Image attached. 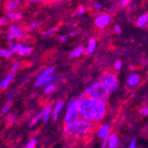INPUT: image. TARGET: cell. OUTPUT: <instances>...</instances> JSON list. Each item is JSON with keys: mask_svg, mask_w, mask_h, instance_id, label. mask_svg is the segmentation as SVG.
<instances>
[{"mask_svg": "<svg viewBox=\"0 0 148 148\" xmlns=\"http://www.w3.org/2000/svg\"><path fill=\"white\" fill-rule=\"evenodd\" d=\"M77 109L80 118L95 123H99L106 115V105L105 101L85 96L78 99Z\"/></svg>", "mask_w": 148, "mask_h": 148, "instance_id": "6da1fadb", "label": "cell"}, {"mask_svg": "<svg viewBox=\"0 0 148 148\" xmlns=\"http://www.w3.org/2000/svg\"><path fill=\"white\" fill-rule=\"evenodd\" d=\"M94 130V123L83 118H78L72 123L65 124L64 133L71 138H83L90 135Z\"/></svg>", "mask_w": 148, "mask_h": 148, "instance_id": "7a4b0ae2", "label": "cell"}, {"mask_svg": "<svg viewBox=\"0 0 148 148\" xmlns=\"http://www.w3.org/2000/svg\"><path fill=\"white\" fill-rule=\"evenodd\" d=\"M86 96L97 99L102 101H106L110 96V91L101 82L92 83L85 90Z\"/></svg>", "mask_w": 148, "mask_h": 148, "instance_id": "3957f363", "label": "cell"}, {"mask_svg": "<svg viewBox=\"0 0 148 148\" xmlns=\"http://www.w3.org/2000/svg\"><path fill=\"white\" fill-rule=\"evenodd\" d=\"M101 83L108 89L110 92H114L119 88V81L117 75L112 71L106 72L101 77Z\"/></svg>", "mask_w": 148, "mask_h": 148, "instance_id": "277c9868", "label": "cell"}, {"mask_svg": "<svg viewBox=\"0 0 148 148\" xmlns=\"http://www.w3.org/2000/svg\"><path fill=\"white\" fill-rule=\"evenodd\" d=\"M77 101H78V99H74L69 102L68 106V109H66V113L64 117L65 124L72 123L74 121L77 120L78 118H80L78 109H77Z\"/></svg>", "mask_w": 148, "mask_h": 148, "instance_id": "5b68a950", "label": "cell"}, {"mask_svg": "<svg viewBox=\"0 0 148 148\" xmlns=\"http://www.w3.org/2000/svg\"><path fill=\"white\" fill-rule=\"evenodd\" d=\"M26 38L25 32L20 28L18 25H12L7 34V40L9 42L14 41V40H19L22 41Z\"/></svg>", "mask_w": 148, "mask_h": 148, "instance_id": "8992f818", "label": "cell"}, {"mask_svg": "<svg viewBox=\"0 0 148 148\" xmlns=\"http://www.w3.org/2000/svg\"><path fill=\"white\" fill-rule=\"evenodd\" d=\"M112 21V15L109 13H102L95 19V24L99 29H105Z\"/></svg>", "mask_w": 148, "mask_h": 148, "instance_id": "52a82bcc", "label": "cell"}, {"mask_svg": "<svg viewBox=\"0 0 148 148\" xmlns=\"http://www.w3.org/2000/svg\"><path fill=\"white\" fill-rule=\"evenodd\" d=\"M60 75L55 74L53 72L52 74H51L50 75H48L46 78H45L43 81H41L40 83H38L37 84H35V87L36 88H41V87H44V86H46L48 84H55L57 82L60 80Z\"/></svg>", "mask_w": 148, "mask_h": 148, "instance_id": "ba28073f", "label": "cell"}, {"mask_svg": "<svg viewBox=\"0 0 148 148\" xmlns=\"http://www.w3.org/2000/svg\"><path fill=\"white\" fill-rule=\"evenodd\" d=\"M20 5H21L20 0H9V1H7L5 5V12L7 13L14 12L20 7Z\"/></svg>", "mask_w": 148, "mask_h": 148, "instance_id": "9c48e42d", "label": "cell"}, {"mask_svg": "<svg viewBox=\"0 0 148 148\" xmlns=\"http://www.w3.org/2000/svg\"><path fill=\"white\" fill-rule=\"evenodd\" d=\"M140 83V77L138 74H131L128 79H127V84L130 87H137Z\"/></svg>", "mask_w": 148, "mask_h": 148, "instance_id": "30bf717a", "label": "cell"}, {"mask_svg": "<svg viewBox=\"0 0 148 148\" xmlns=\"http://www.w3.org/2000/svg\"><path fill=\"white\" fill-rule=\"evenodd\" d=\"M64 106H65V102H64L63 100H60V101H59V102L56 103V105H55V106H54V108H53V110H52V113H51V114H52V119L54 120V121L57 120V118H58L60 113L61 110L63 109Z\"/></svg>", "mask_w": 148, "mask_h": 148, "instance_id": "8fae6325", "label": "cell"}, {"mask_svg": "<svg viewBox=\"0 0 148 148\" xmlns=\"http://www.w3.org/2000/svg\"><path fill=\"white\" fill-rule=\"evenodd\" d=\"M13 79H14V75H13V74L7 75L4 79H2L1 81H0V89H1V90L7 89V87L12 82Z\"/></svg>", "mask_w": 148, "mask_h": 148, "instance_id": "7c38bea8", "label": "cell"}, {"mask_svg": "<svg viewBox=\"0 0 148 148\" xmlns=\"http://www.w3.org/2000/svg\"><path fill=\"white\" fill-rule=\"evenodd\" d=\"M32 51V48L30 46H27L23 44H20L19 43V46H18V50H17V53L20 54L21 56H27L30 54Z\"/></svg>", "mask_w": 148, "mask_h": 148, "instance_id": "4fadbf2b", "label": "cell"}, {"mask_svg": "<svg viewBox=\"0 0 148 148\" xmlns=\"http://www.w3.org/2000/svg\"><path fill=\"white\" fill-rule=\"evenodd\" d=\"M53 72H54V68H52V66H51V68H48V69H45L41 74H40V75H38V77L36 78L35 84H37L38 83H40L41 81H43L45 78H46L48 75H50L52 74Z\"/></svg>", "mask_w": 148, "mask_h": 148, "instance_id": "5bb4252c", "label": "cell"}, {"mask_svg": "<svg viewBox=\"0 0 148 148\" xmlns=\"http://www.w3.org/2000/svg\"><path fill=\"white\" fill-rule=\"evenodd\" d=\"M109 134H110V127H109V125H107V124L102 125L98 130V137L99 138H101V139L104 138L106 136H108Z\"/></svg>", "mask_w": 148, "mask_h": 148, "instance_id": "9a60e30c", "label": "cell"}, {"mask_svg": "<svg viewBox=\"0 0 148 148\" xmlns=\"http://www.w3.org/2000/svg\"><path fill=\"white\" fill-rule=\"evenodd\" d=\"M119 145V138L115 134H109L108 141H107V147L115 148Z\"/></svg>", "mask_w": 148, "mask_h": 148, "instance_id": "2e32d148", "label": "cell"}, {"mask_svg": "<svg viewBox=\"0 0 148 148\" xmlns=\"http://www.w3.org/2000/svg\"><path fill=\"white\" fill-rule=\"evenodd\" d=\"M96 46H97L96 40L94 39V38L90 39V41L88 43V45H87V48L84 49V52L86 53V54H91V53H93L94 51L96 50Z\"/></svg>", "mask_w": 148, "mask_h": 148, "instance_id": "e0dca14e", "label": "cell"}, {"mask_svg": "<svg viewBox=\"0 0 148 148\" xmlns=\"http://www.w3.org/2000/svg\"><path fill=\"white\" fill-rule=\"evenodd\" d=\"M147 22H148L147 13H143V14H141L137 20V26L139 27V28H144V27L146 26Z\"/></svg>", "mask_w": 148, "mask_h": 148, "instance_id": "ac0fdd59", "label": "cell"}, {"mask_svg": "<svg viewBox=\"0 0 148 148\" xmlns=\"http://www.w3.org/2000/svg\"><path fill=\"white\" fill-rule=\"evenodd\" d=\"M84 52V48L83 46H79V47L75 48L74 51H72L70 52L69 58H71V59L78 58V57H80L81 55H82Z\"/></svg>", "mask_w": 148, "mask_h": 148, "instance_id": "d6986e66", "label": "cell"}, {"mask_svg": "<svg viewBox=\"0 0 148 148\" xmlns=\"http://www.w3.org/2000/svg\"><path fill=\"white\" fill-rule=\"evenodd\" d=\"M52 113V109H51V106H48L46 108H45L43 110V114H42V120H43V122L44 123H47L50 117H51V114Z\"/></svg>", "mask_w": 148, "mask_h": 148, "instance_id": "ffe728a7", "label": "cell"}, {"mask_svg": "<svg viewBox=\"0 0 148 148\" xmlns=\"http://www.w3.org/2000/svg\"><path fill=\"white\" fill-rule=\"evenodd\" d=\"M7 17H8L9 20H11V21H19L21 19L22 15H21V12L14 11V12H9V13H8V15H7Z\"/></svg>", "mask_w": 148, "mask_h": 148, "instance_id": "44dd1931", "label": "cell"}, {"mask_svg": "<svg viewBox=\"0 0 148 148\" xmlns=\"http://www.w3.org/2000/svg\"><path fill=\"white\" fill-rule=\"evenodd\" d=\"M56 90V85L55 84H51L46 85V87L45 88V94L46 95H49V94H51L53 91Z\"/></svg>", "mask_w": 148, "mask_h": 148, "instance_id": "7402d4cb", "label": "cell"}, {"mask_svg": "<svg viewBox=\"0 0 148 148\" xmlns=\"http://www.w3.org/2000/svg\"><path fill=\"white\" fill-rule=\"evenodd\" d=\"M13 53L8 49H0V57L1 58H9Z\"/></svg>", "mask_w": 148, "mask_h": 148, "instance_id": "603a6c76", "label": "cell"}, {"mask_svg": "<svg viewBox=\"0 0 148 148\" xmlns=\"http://www.w3.org/2000/svg\"><path fill=\"white\" fill-rule=\"evenodd\" d=\"M18 46H19V43H16V42H11L9 44V50L12 52H17V50H18Z\"/></svg>", "mask_w": 148, "mask_h": 148, "instance_id": "cb8c5ba5", "label": "cell"}, {"mask_svg": "<svg viewBox=\"0 0 148 148\" xmlns=\"http://www.w3.org/2000/svg\"><path fill=\"white\" fill-rule=\"evenodd\" d=\"M42 114H43V111H42V112H40L39 114H36V115L32 119L31 123H30V126H34L35 124H36L38 121L42 118Z\"/></svg>", "mask_w": 148, "mask_h": 148, "instance_id": "d4e9b609", "label": "cell"}, {"mask_svg": "<svg viewBox=\"0 0 148 148\" xmlns=\"http://www.w3.org/2000/svg\"><path fill=\"white\" fill-rule=\"evenodd\" d=\"M56 28H51V29H47L46 31H45L43 33V36H45V37H48V36H51L52 35H54V33L56 32Z\"/></svg>", "mask_w": 148, "mask_h": 148, "instance_id": "484cf974", "label": "cell"}, {"mask_svg": "<svg viewBox=\"0 0 148 148\" xmlns=\"http://www.w3.org/2000/svg\"><path fill=\"white\" fill-rule=\"evenodd\" d=\"M11 106H12V103H11V102L6 103V104L2 107V109H1V114H5L7 112H9V110H10V108H11Z\"/></svg>", "mask_w": 148, "mask_h": 148, "instance_id": "4316f807", "label": "cell"}, {"mask_svg": "<svg viewBox=\"0 0 148 148\" xmlns=\"http://www.w3.org/2000/svg\"><path fill=\"white\" fill-rule=\"evenodd\" d=\"M40 27V23L39 22H33L31 25H30V27H29V31H34V30H36V29H37L38 28Z\"/></svg>", "mask_w": 148, "mask_h": 148, "instance_id": "83f0119b", "label": "cell"}, {"mask_svg": "<svg viewBox=\"0 0 148 148\" xmlns=\"http://www.w3.org/2000/svg\"><path fill=\"white\" fill-rule=\"evenodd\" d=\"M16 119H17V115H15V114H11V115H9L8 118H7L8 123L9 124H12L16 121Z\"/></svg>", "mask_w": 148, "mask_h": 148, "instance_id": "f1b7e54d", "label": "cell"}, {"mask_svg": "<svg viewBox=\"0 0 148 148\" xmlns=\"http://www.w3.org/2000/svg\"><path fill=\"white\" fill-rule=\"evenodd\" d=\"M36 144H37V141L36 139H32L28 143V145H26V147L27 148H34V147H36Z\"/></svg>", "mask_w": 148, "mask_h": 148, "instance_id": "f546056e", "label": "cell"}, {"mask_svg": "<svg viewBox=\"0 0 148 148\" xmlns=\"http://www.w3.org/2000/svg\"><path fill=\"white\" fill-rule=\"evenodd\" d=\"M85 11H86L85 7H84V6H80V7L77 9V11H76V15H78V16L83 15L84 13L85 12Z\"/></svg>", "mask_w": 148, "mask_h": 148, "instance_id": "4dcf8cb0", "label": "cell"}, {"mask_svg": "<svg viewBox=\"0 0 148 148\" xmlns=\"http://www.w3.org/2000/svg\"><path fill=\"white\" fill-rule=\"evenodd\" d=\"M122 66H123V63L121 60H116L114 64V68L116 69V70H120L121 69H122Z\"/></svg>", "mask_w": 148, "mask_h": 148, "instance_id": "1f68e13d", "label": "cell"}, {"mask_svg": "<svg viewBox=\"0 0 148 148\" xmlns=\"http://www.w3.org/2000/svg\"><path fill=\"white\" fill-rule=\"evenodd\" d=\"M19 66H20V62H18V61L13 64L12 68V74L16 73V72L18 71V69H19Z\"/></svg>", "mask_w": 148, "mask_h": 148, "instance_id": "d6a6232c", "label": "cell"}, {"mask_svg": "<svg viewBox=\"0 0 148 148\" xmlns=\"http://www.w3.org/2000/svg\"><path fill=\"white\" fill-rule=\"evenodd\" d=\"M9 23L8 17H2L0 19V25H7Z\"/></svg>", "mask_w": 148, "mask_h": 148, "instance_id": "836d02e7", "label": "cell"}, {"mask_svg": "<svg viewBox=\"0 0 148 148\" xmlns=\"http://www.w3.org/2000/svg\"><path fill=\"white\" fill-rule=\"evenodd\" d=\"M114 32H115L116 34H118V35L122 34V32H123L122 28H121V27H120L119 25H115V26L114 27Z\"/></svg>", "mask_w": 148, "mask_h": 148, "instance_id": "e575fe53", "label": "cell"}, {"mask_svg": "<svg viewBox=\"0 0 148 148\" xmlns=\"http://www.w3.org/2000/svg\"><path fill=\"white\" fill-rule=\"evenodd\" d=\"M130 0H119V3H120V5H122V6H127L129 4H130Z\"/></svg>", "mask_w": 148, "mask_h": 148, "instance_id": "d590c367", "label": "cell"}, {"mask_svg": "<svg viewBox=\"0 0 148 148\" xmlns=\"http://www.w3.org/2000/svg\"><path fill=\"white\" fill-rule=\"evenodd\" d=\"M140 114H141L142 115H144V116H146V115L148 114V108H147L146 106L142 107L141 110H140Z\"/></svg>", "mask_w": 148, "mask_h": 148, "instance_id": "8d00e7d4", "label": "cell"}, {"mask_svg": "<svg viewBox=\"0 0 148 148\" xmlns=\"http://www.w3.org/2000/svg\"><path fill=\"white\" fill-rule=\"evenodd\" d=\"M68 38H69V36H66V35H63V36H61L60 37V41L61 43H66V41H68Z\"/></svg>", "mask_w": 148, "mask_h": 148, "instance_id": "74e56055", "label": "cell"}, {"mask_svg": "<svg viewBox=\"0 0 148 148\" xmlns=\"http://www.w3.org/2000/svg\"><path fill=\"white\" fill-rule=\"evenodd\" d=\"M108 137H109V135H108V136H106V137H105L104 138H102V139H103L102 147H107V141H108Z\"/></svg>", "mask_w": 148, "mask_h": 148, "instance_id": "f35d334b", "label": "cell"}, {"mask_svg": "<svg viewBox=\"0 0 148 148\" xmlns=\"http://www.w3.org/2000/svg\"><path fill=\"white\" fill-rule=\"evenodd\" d=\"M129 147H130V148H136V147H137V141H136V140H132V141L130 143Z\"/></svg>", "mask_w": 148, "mask_h": 148, "instance_id": "ab89813d", "label": "cell"}, {"mask_svg": "<svg viewBox=\"0 0 148 148\" xmlns=\"http://www.w3.org/2000/svg\"><path fill=\"white\" fill-rule=\"evenodd\" d=\"M93 8H94V9H96V10H99V9L102 8V5H101L100 3H96V4H94Z\"/></svg>", "mask_w": 148, "mask_h": 148, "instance_id": "60d3db41", "label": "cell"}, {"mask_svg": "<svg viewBox=\"0 0 148 148\" xmlns=\"http://www.w3.org/2000/svg\"><path fill=\"white\" fill-rule=\"evenodd\" d=\"M13 98V91H10L8 94H7V99H12Z\"/></svg>", "mask_w": 148, "mask_h": 148, "instance_id": "b9f144b4", "label": "cell"}, {"mask_svg": "<svg viewBox=\"0 0 148 148\" xmlns=\"http://www.w3.org/2000/svg\"><path fill=\"white\" fill-rule=\"evenodd\" d=\"M70 35H71L72 36H76L79 35V31H78V30H73V31L71 32Z\"/></svg>", "mask_w": 148, "mask_h": 148, "instance_id": "7bdbcfd3", "label": "cell"}, {"mask_svg": "<svg viewBox=\"0 0 148 148\" xmlns=\"http://www.w3.org/2000/svg\"><path fill=\"white\" fill-rule=\"evenodd\" d=\"M32 1L38 2V3H45V2H47L48 0H32Z\"/></svg>", "mask_w": 148, "mask_h": 148, "instance_id": "ee69618b", "label": "cell"}]
</instances>
